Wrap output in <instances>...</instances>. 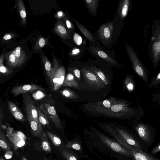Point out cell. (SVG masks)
Masks as SVG:
<instances>
[{
	"label": "cell",
	"mask_w": 160,
	"mask_h": 160,
	"mask_svg": "<svg viewBox=\"0 0 160 160\" xmlns=\"http://www.w3.org/2000/svg\"><path fill=\"white\" fill-rule=\"evenodd\" d=\"M39 108L49 121L52 122L58 128H62L61 121L54 107L45 103L41 104Z\"/></svg>",
	"instance_id": "cell-13"
},
{
	"label": "cell",
	"mask_w": 160,
	"mask_h": 160,
	"mask_svg": "<svg viewBox=\"0 0 160 160\" xmlns=\"http://www.w3.org/2000/svg\"><path fill=\"white\" fill-rule=\"evenodd\" d=\"M62 86L74 88L80 90L78 83L74 75L71 73H68L65 77Z\"/></svg>",
	"instance_id": "cell-21"
},
{
	"label": "cell",
	"mask_w": 160,
	"mask_h": 160,
	"mask_svg": "<svg viewBox=\"0 0 160 160\" xmlns=\"http://www.w3.org/2000/svg\"><path fill=\"white\" fill-rule=\"evenodd\" d=\"M0 150H2L6 152H10L11 148L5 135L2 130H0Z\"/></svg>",
	"instance_id": "cell-25"
},
{
	"label": "cell",
	"mask_w": 160,
	"mask_h": 160,
	"mask_svg": "<svg viewBox=\"0 0 160 160\" xmlns=\"http://www.w3.org/2000/svg\"><path fill=\"white\" fill-rule=\"evenodd\" d=\"M99 0H84V1L90 12L96 16Z\"/></svg>",
	"instance_id": "cell-26"
},
{
	"label": "cell",
	"mask_w": 160,
	"mask_h": 160,
	"mask_svg": "<svg viewBox=\"0 0 160 160\" xmlns=\"http://www.w3.org/2000/svg\"><path fill=\"white\" fill-rule=\"evenodd\" d=\"M42 60L47 75L48 77L50 78L52 70V67L51 65L46 56L44 55L42 56Z\"/></svg>",
	"instance_id": "cell-31"
},
{
	"label": "cell",
	"mask_w": 160,
	"mask_h": 160,
	"mask_svg": "<svg viewBox=\"0 0 160 160\" xmlns=\"http://www.w3.org/2000/svg\"><path fill=\"white\" fill-rule=\"evenodd\" d=\"M152 100L155 102H158L160 105V93H157L152 94Z\"/></svg>",
	"instance_id": "cell-41"
},
{
	"label": "cell",
	"mask_w": 160,
	"mask_h": 160,
	"mask_svg": "<svg viewBox=\"0 0 160 160\" xmlns=\"http://www.w3.org/2000/svg\"><path fill=\"white\" fill-rule=\"evenodd\" d=\"M27 118L30 126L31 132L35 137L40 136L42 133V127L41 124L30 117L26 116Z\"/></svg>",
	"instance_id": "cell-19"
},
{
	"label": "cell",
	"mask_w": 160,
	"mask_h": 160,
	"mask_svg": "<svg viewBox=\"0 0 160 160\" xmlns=\"http://www.w3.org/2000/svg\"><path fill=\"white\" fill-rule=\"evenodd\" d=\"M48 40L46 38L42 37L38 38L36 41L35 46V50H38L47 44Z\"/></svg>",
	"instance_id": "cell-36"
},
{
	"label": "cell",
	"mask_w": 160,
	"mask_h": 160,
	"mask_svg": "<svg viewBox=\"0 0 160 160\" xmlns=\"http://www.w3.org/2000/svg\"><path fill=\"white\" fill-rule=\"evenodd\" d=\"M72 19L75 22L76 25L79 28L82 33L90 41L93 42H95L96 40L92 34L84 26L78 22L76 20L73 18Z\"/></svg>",
	"instance_id": "cell-24"
},
{
	"label": "cell",
	"mask_w": 160,
	"mask_h": 160,
	"mask_svg": "<svg viewBox=\"0 0 160 160\" xmlns=\"http://www.w3.org/2000/svg\"><path fill=\"white\" fill-rule=\"evenodd\" d=\"M7 136L16 150L18 148L23 146L25 144V142L23 138L16 133H8Z\"/></svg>",
	"instance_id": "cell-20"
},
{
	"label": "cell",
	"mask_w": 160,
	"mask_h": 160,
	"mask_svg": "<svg viewBox=\"0 0 160 160\" xmlns=\"http://www.w3.org/2000/svg\"><path fill=\"white\" fill-rule=\"evenodd\" d=\"M102 46H92L90 48V50L93 55L100 58L101 61L108 65L112 68H121L122 66L118 61L112 57L106 50L104 49Z\"/></svg>",
	"instance_id": "cell-12"
},
{
	"label": "cell",
	"mask_w": 160,
	"mask_h": 160,
	"mask_svg": "<svg viewBox=\"0 0 160 160\" xmlns=\"http://www.w3.org/2000/svg\"><path fill=\"white\" fill-rule=\"evenodd\" d=\"M47 133L54 145L58 147L61 145L62 143L61 140L57 135L49 131H47Z\"/></svg>",
	"instance_id": "cell-35"
},
{
	"label": "cell",
	"mask_w": 160,
	"mask_h": 160,
	"mask_svg": "<svg viewBox=\"0 0 160 160\" xmlns=\"http://www.w3.org/2000/svg\"><path fill=\"white\" fill-rule=\"evenodd\" d=\"M53 31L63 39H70L71 38L70 31L62 20H57L55 24Z\"/></svg>",
	"instance_id": "cell-17"
},
{
	"label": "cell",
	"mask_w": 160,
	"mask_h": 160,
	"mask_svg": "<svg viewBox=\"0 0 160 160\" xmlns=\"http://www.w3.org/2000/svg\"><path fill=\"white\" fill-rule=\"evenodd\" d=\"M98 124L105 132L114 138L118 143L127 149L133 160H159L147 152L128 144L109 123L100 122Z\"/></svg>",
	"instance_id": "cell-3"
},
{
	"label": "cell",
	"mask_w": 160,
	"mask_h": 160,
	"mask_svg": "<svg viewBox=\"0 0 160 160\" xmlns=\"http://www.w3.org/2000/svg\"><path fill=\"white\" fill-rule=\"evenodd\" d=\"M54 63L50 81L52 89L55 91L62 86L65 78V70L64 67H59L57 60H54Z\"/></svg>",
	"instance_id": "cell-11"
},
{
	"label": "cell",
	"mask_w": 160,
	"mask_h": 160,
	"mask_svg": "<svg viewBox=\"0 0 160 160\" xmlns=\"http://www.w3.org/2000/svg\"><path fill=\"white\" fill-rule=\"evenodd\" d=\"M12 38V36L9 34H6L3 37V39L5 40H8Z\"/></svg>",
	"instance_id": "cell-46"
},
{
	"label": "cell",
	"mask_w": 160,
	"mask_h": 160,
	"mask_svg": "<svg viewBox=\"0 0 160 160\" xmlns=\"http://www.w3.org/2000/svg\"><path fill=\"white\" fill-rule=\"evenodd\" d=\"M57 15L58 17H61L63 15V13L62 11H59L58 12Z\"/></svg>",
	"instance_id": "cell-47"
},
{
	"label": "cell",
	"mask_w": 160,
	"mask_h": 160,
	"mask_svg": "<svg viewBox=\"0 0 160 160\" xmlns=\"http://www.w3.org/2000/svg\"><path fill=\"white\" fill-rule=\"evenodd\" d=\"M59 92L64 97L70 99H75L79 98L78 95L73 91L68 88H64Z\"/></svg>",
	"instance_id": "cell-28"
},
{
	"label": "cell",
	"mask_w": 160,
	"mask_h": 160,
	"mask_svg": "<svg viewBox=\"0 0 160 160\" xmlns=\"http://www.w3.org/2000/svg\"><path fill=\"white\" fill-rule=\"evenodd\" d=\"M45 91L44 88L37 85L33 84H26L18 86L13 88L11 92L15 96L21 94L32 92L35 90Z\"/></svg>",
	"instance_id": "cell-16"
},
{
	"label": "cell",
	"mask_w": 160,
	"mask_h": 160,
	"mask_svg": "<svg viewBox=\"0 0 160 160\" xmlns=\"http://www.w3.org/2000/svg\"><path fill=\"white\" fill-rule=\"evenodd\" d=\"M132 5L131 0H120L115 16L120 20L124 21L132 9Z\"/></svg>",
	"instance_id": "cell-15"
},
{
	"label": "cell",
	"mask_w": 160,
	"mask_h": 160,
	"mask_svg": "<svg viewBox=\"0 0 160 160\" xmlns=\"http://www.w3.org/2000/svg\"><path fill=\"white\" fill-rule=\"evenodd\" d=\"M148 52L153 67L156 69L160 60V20L158 19L155 20L152 23Z\"/></svg>",
	"instance_id": "cell-4"
},
{
	"label": "cell",
	"mask_w": 160,
	"mask_h": 160,
	"mask_svg": "<svg viewBox=\"0 0 160 160\" xmlns=\"http://www.w3.org/2000/svg\"><path fill=\"white\" fill-rule=\"evenodd\" d=\"M145 111L140 105H138V108L132 107L128 101L117 98L99 117L134 122L140 121Z\"/></svg>",
	"instance_id": "cell-1"
},
{
	"label": "cell",
	"mask_w": 160,
	"mask_h": 160,
	"mask_svg": "<svg viewBox=\"0 0 160 160\" xmlns=\"http://www.w3.org/2000/svg\"><path fill=\"white\" fill-rule=\"evenodd\" d=\"M8 106L10 112L16 119L22 122L26 121L24 115L15 104L9 101L8 102Z\"/></svg>",
	"instance_id": "cell-18"
},
{
	"label": "cell",
	"mask_w": 160,
	"mask_h": 160,
	"mask_svg": "<svg viewBox=\"0 0 160 160\" xmlns=\"http://www.w3.org/2000/svg\"><path fill=\"white\" fill-rule=\"evenodd\" d=\"M37 108L38 111V119L39 122L42 125L45 126L47 127H49V120L42 112L39 107H37Z\"/></svg>",
	"instance_id": "cell-30"
},
{
	"label": "cell",
	"mask_w": 160,
	"mask_h": 160,
	"mask_svg": "<svg viewBox=\"0 0 160 160\" xmlns=\"http://www.w3.org/2000/svg\"><path fill=\"white\" fill-rule=\"evenodd\" d=\"M125 48L134 72L144 82L147 83L149 81V71L143 65L133 48L126 43Z\"/></svg>",
	"instance_id": "cell-5"
},
{
	"label": "cell",
	"mask_w": 160,
	"mask_h": 160,
	"mask_svg": "<svg viewBox=\"0 0 160 160\" xmlns=\"http://www.w3.org/2000/svg\"><path fill=\"white\" fill-rule=\"evenodd\" d=\"M124 24V21L115 16L112 21L100 25L97 32L98 39L104 47L112 48L117 41Z\"/></svg>",
	"instance_id": "cell-2"
},
{
	"label": "cell",
	"mask_w": 160,
	"mask_h": 160,
	"mask_svg": "<svg viewBox=\"0 0 160 160\" xmlns=\"http://www.w3.org/2000/svg\"><path fill=\"white\" fill-rule=\"evenodd\" d=\"M123 88L129 92L133 91L135 88V83L133 77L131 74H127L124 79Z\"/></svg>",
	"instance_id": "cell-22"
},
{
	"label": "cell",
	"mask_w": 160,
	"mask_h": 160,
	"mask_svg": "<svg viewBox=\"0 0 160 160\" xmlns=\"http://www.w3.org/2000/svg\"><path fill=\"white\" fill-rule=\"evenodd\" d=\"M117 98L111 97L102 101L89 102L84 105L85 110L92 116L99 117L100 114L108 108Z\"/></svg>",
	"instance_id": "cell-6"
},
{
	"label": "cell",
	"mask_w": 160,
	"mask_h": 160,
	"mask_svg": "<svg viewBox=\"0 0 160 160\" xmlns=\"http://www.w3.org/2000/svg\"><path fill=\"white\" fill-rule=\"evenodd\" d=\"M22 160H28V159L24 156H22Z\"/></svg>",
	"instance_id": "cell-48"
},
{
	"label": "cell",
	"mask_w": 160,
	"mask_h": 160,
	"mask_svg": "<svg viewBox=\"0 0 160 160\" xmlns=\"http://www.w3.org/2000/svg\"><path fill=\"white\" fill-rule=\"evenodd\" d=\"M22 96L26 116L30 117L40 124L38 119L37 107L30 95L28 93L22 94Z\"/></svg>",
	"instance_id": "cell-14"
},
{
	"label": "cell",
	"mask_w": 160,
	"mask_h": 160,
	"mask_svg": "<svg viewBox=\"0 0 160 160\" xmlns=\"http://www.w3.org/2000/svg\"><path fill=\"white\" fill-rule=\"evenodd\" d=\"M85 67L94 72L107 86L112 88L113 74L107 65L101 62L99 67L91 65Z\"/></svg>",
	"instance_id": "cell-10"
},
{
	"label": "cell",
	"mask_w": 160,
	"mask_h": 160,
	"mask_svg": "<svg viewBox=\"0 0 160 160\" xmlns=\"http://www.w3.org/2000/svg\"><path fill=\"white\" fill-rule=\"evenodd\" d=\"M16 56L18 62V67L21 66L26 61L27 56L25 52L20 47H18L12 51Z\"/></svg>",
	"instance_id": "cell-23"
},
{
	"label": "cell",
	"mask_w": 160,
	"mask_h": 160,
	"mask_svg": "<svg viewBox=\"0 0 160 160\" xmlns=\"http://www.w3.org/2000/svg\"><path fill=\"white\" fill-rule=\"evenodd\" d=\"M65 20L66 22V26L68 29H72L73 28V25L70 21L66 18H65Z\"/></svg>",
	"instance_id": "cell-43"
},
{
	"label": "cell",
	"mask_w": 160,
	"mask_h": 160,
	"mask_svg": "<svg viewBox=\"0 0 160 160\" xmlns=\"http://www.w3.org/2000/svg\"><path fill=\"white\" fill-rule=\"evenodd\" d=\"M69 70L72 72L78 80L81 79V72L79 69L77 68H71Z\"/></svg>",
	"instance_id": "cell-40"
},
{
	"label": "cell",
	"mask_w": 160,
	"mask_h": 160,
	"mask_svg": "<svg viewBox=\"0 0 160 160\" xmlns=\"http://www.w3.org/2000/svg\"><path fill=\"white\" fill-rule=\"evenodd\" d=\"M133 128L143 142L148 145L152 142L155 133V129L153 127L140 120L134 122Z\"/></svg>",
	"instance_id": "cell-7"
},
{
	"label": "cell",
	"mask_w": 160,
	"mask_h": 160,
	"mask_svg": "<svg viewBox=\"0 0 160 160\" xmlns=\"http://www.w3.org/2000/svg\"><path fill=\"white\" fill-rule=\"evenodd\" d=\"M80 51L79 48H75L71 52V54L72 55H76L80 53Z\"/></svg>",
	"instance_id": "cell-44"
},
{
	"label": "cell",
	"mask_w": 160,
	"mask_h": 160,
	"mask_svg": "<svg viewBox=\"0 0 160 160\" xmlns=\"http://www.w3.org/2000/svg\"><path fill=\"white\" fill-rule=\"evenodd\" d=\"M109 124L127 143L145 152L140 142L132 132L123 126L117 124L109 123Z\"/></svg>",
	"instance_id": "cell-8"
},
{
	"label": "cell",
	"mask_w": 160,
	"mask_h": 160,
	"mask_svg": "<svg viewBox=\"0 0 160 160\" xmlns=\"http://www.w3.org/2000/svg\"><path fill=\"white\" fill-rule=\"evenodd\" d=\"M96 133L100 141L111 150L125 157L132 158L127 149L117 142L98 130L96 131Z\"/></svg>",
	"instance_id": "cell-9"
},
{
	"label": "cell",
	"mask_w": 160,
	"mask_h": 160,
	"mask_svg": "<svg viewBox=\"0 0 160 160\" xmlns=\"http://www.w3.org/2000/svg\"><path fill=\"white\" fill-rule=\"evenodd\" d=\"M59 150L62 155L66 160H78L75 155L68 150L60 148Z\"/></svg>",
	"instance_id": "cell-33"
},
{
	"label": "cell",
	"mask_w": 160,
	"mask_h": 160,
	"mask_svg": "<svg viewBox=\"0 0 160 160\" xmlns=\"http://www.w3.org/2000/svg\"><path fill=\"white\" fill-rule=\"evenodd\" d=\"M17 4L20 16L22 18V24H25L26 21V12L23 1L22 0L18 1Z\"/></svg>",
	"instance_id": "cell-29"
},
{
	"label": "cell",
	"mask_w": 160,
	"mask_h": 160,
	"mask_svg": "<svg viewBox=\"0 0 160 160\" xmlns=\"http://www.w3.org/2000/svg\"><path fill=\"white\" fill-rule=\"evenodd\" d=\"M40 137L42 149L46 152H50L51 151L52 148L46 134L42 133Z\"/></svg>",
	"instance_id": "cell-27"
},
{
	"label": "cell",
	"mask_w": 160,
	"mask_h": 160,
	"mask_svg": "<svg viewBox=\"0 0 160 160\" xmlns=\"http://www.w3.org/2000/svg\"><path fill=\"white\" fill-rule=\"evenodd\" d=\"M160 84V71L159 70L157 74L152 77L151 80V82L148 87L151 88L156 87Z\"/></svg>",
	"instance_id": "cell-37"
},
{
	"label": "cell",
	"mask_w": 160,
	"mask_h": 160,
	"mask_svg": "<svg viewBox=\"0 0 160 160\" xmlns=\"http://www.w3.org/2000/svg\"><path fill=\"white\" fill-rule=\"evenodd\" d=\"M6 57L7 63L9 66L12 68L18 67V61L12 52L9 53Z\"/></svg>",
	"instance_id": "cell-32"
},
{
	"label": "cell",
	"mask_w": 160,
	"mask_h": 160,
	"mask_svg": "<svg viewBox=\"0 0 160 160\" xmlns=\"http://www.w3.org/2000/svg\"><path fill=\"white\" fill-rule=\"evenodd\" d=\"M160 151V144L159 142L152 150L151 152V154L152 155L159 152Z\"/></svg>",
	"instance_id": "cell-42"
},
{
	"label": "cell",
	"mask_w": 160,
	"mask_h": 160,
	"mask_svg": "<svg viewBox=\"0 0 160 160\" xmlns=\"http://www.w3.org/2000/svg\"><path fill=\"white\" fill-rule=\"evenodd\" d=\"M66 146L69 148H72L76 150L79 151H82V150L80 144L76 142L73 141L69 142L67 143Z\"/></svg>",
	"instance_id": "cell-38"
},
{
	"label": "cell",
	"mask_w": 160,
	"mask_h": 160,
	"mask_svg": "<svg viewBox=\"0 0 160 160\" xmlns=\"http://www.w3.org/2000/svg\"><path fill=\"white\" fill-rule=\"evenodd\" d=\"M3 58L4 56L2 54L0 57V74L4 75H8L12 72V71L4 65Z\"/></svg>",
	"instance_id": "cell-34"
},
{
	"label": "cell",
	"mask_w": 160,
	"mask_h": 160,
	"mask_svg": "<svg viewBox=\"0 0 160 160\" xmlns=\"http://www.w3.org/2000/svg\"><path fill=\"white\" fill-rule=\"evenodd\" d=\"M73 40L74 42L77 45H80L82 42V37L77 33H75L73 36Z\"/></svg>",
	"instance_id": "cell-39"
},
{
	"label": "cell",
	"mask_w": 160,
	"mask_h": 160,
	"mask_svg": "<svg viewBox=\"0 0 160 160\" xmlns=\"http://www.w3.org/2000/svg\"><path fill=\"white\" fill-rule=\"evenodd\" d=\"M3 118L4 115L3 112L2 110L0 108V130Z\"/></svg>",
	"instance_id": "cell-45"
}]
</instances>
